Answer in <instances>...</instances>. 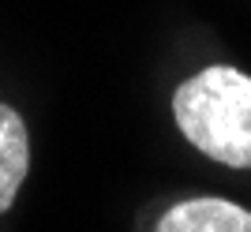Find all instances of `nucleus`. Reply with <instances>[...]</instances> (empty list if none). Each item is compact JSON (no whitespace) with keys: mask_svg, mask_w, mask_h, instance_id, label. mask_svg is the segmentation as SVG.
Returning a JSON list of instances; mask_svg holds the SVG:
<instances>
[{"mask_svg":"<svg viewBox=\"0 0 251 232\" xmlns=\"http://www.w3.org/2000/svg\"><path fill=\"white\" fill-rule=\"evenodd\" d=\"M173 116L199 154L229 169H251V75L229 64L202 68L176 86Z\"/></svg>","mask_w":251,"mask_h":232,"instance_id":"f257e3e1","label":"nucleus"},{"mask_svg":"<svg viewBox=\"0 0 251 232\" xmlns=\"http://www.w3.org/2000/svg\"><path fill=\"white\" fill-rule=\"evenodd\" d=\"M154 232H251V210L236 206L229 199H184L161 213Z\"/></svg>","mask_w":251,"mask_h":232,"instance_id":"f03ea898","label":"nucleus"},{"mask_svg":"<svg viewBox=\"0 0 251 232\" xmlns=\"http://www.w3.org/2000/svg\"><path fill=\"white\" fill-rule=\"evenodd\" d=\"M30 169V135L23 116L0 101V213L11 210Z\"/></svg>","mask_w":251,"mask_h":232,"instance_id":"7ed1b4c3","label":"nucleus"}]
</instances>
